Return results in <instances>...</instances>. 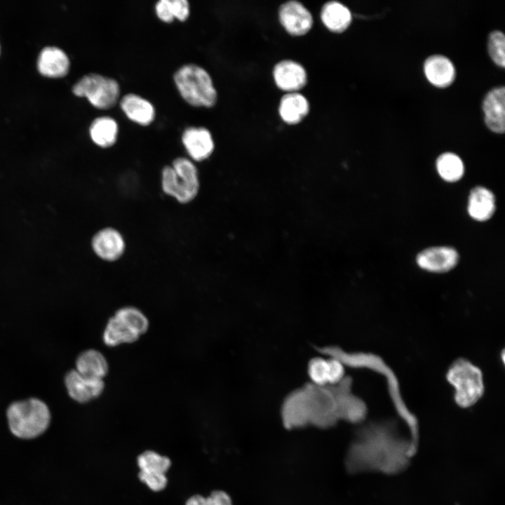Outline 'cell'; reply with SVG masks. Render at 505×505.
<instances>
[{
    "label": "cell",
    "instance_id": "6da1fadb",
    "mask_svg": "<svg viewBox=\"0 0 505 505\" xmlns=\"http://www.w3.org/2000/svg\"><path fill=\"white\" fill-rule=\"evenodd\" d=\"M11 432L21 439L35 438L48 428L51 416L48 405L31 398L12 403L6 411Z\"/></svg>",
    "mask_w": 505,
    "mask_h": 505
},
{
    "label": "cell",
    "instance_id": "7a4b0ae2",
    "mask_svg": "<svg viewBox=\"0 0 505 505\" xmlns=\"http://www.w3.org/2000/svg\"><path fill=\"white\" fill-rule=\"evenodd\" d=\"M175 87L182 98L189 105L210 108L217 101V92L213 79L203 67L187 63L173 74Z\"/></svg>",
    "mask_w": 505,
    "mask_h": 505
},
{
    "label": "cell",
    "instance_id": "3957f363",
    "mask_svg": "<svg viewBox=\"0 0 505 505\" xmlns=\"http://www.w3.org/2000/svg\"><path fill=\"white\" fill-rule=\"evenodd\" d=\"M161 187L166 194L177 202H191L197 196L200 187L195 164L186 157L175 159L171 166H166L162 170Z\"/></svg>",
    "mask_w": 505,
    "mask_h": 505
},
{
    "label": "cell",
    "instance_id": "277c9868",
    "mask_svg": "<svg viewBox=\"0 0 505 505\" xmlns=\"http://www.w3.org/2000/svg\"><path fill=\"white\" fill-rule=\"evenodd\" d=\"M149 325V320L141 310L135 307H124L108 320L102 339L110 347L133 343L147 331Z\"/></svg>",
    "mask_w": 505,
    "mask_h": 505
},
{
    "label": "cell",
    "instance_id": "5b68a950",
    "mask_svg": "<svg viewBox=\"0 0 505 505\" xmlns=\"http://www.w3.org/2000/svg\"><path fill=\"white\" fill-rule=\"evenodd\" d=\"M446 378L454 389V400L463 408L471 407L483 396L485 389L479 368L466 359H459L449 368Z\"/></svg>",
    "mask_w": 505,
    "mask_h": 505
},
{
    "label": "cell",
    "instance_id": "8992f818",
    "mask_svg": "<svg viewBox=\"0 0 505 505\" xmlns=\"http://www.w3.org/2000/svg\"><path fill=\"white\" fill-rule=\"evenodd\" d=\"M73 93L86 97L95 108L109 109L120 100L121 88L114 78L90 73L81 78L72 88Z\"/></svg>",
    "mask_w": 505,
    "mask_h": 505
},
{
    "label": "cell",
    "instance_id": "52a82bcc",
    "mask_svg": "<svg viewBox=\"0 0 505 505\" xmlns=\"http://www.w3.org/2000/svg\"><path fill=\"white\" fill-rule=\"evenodd\" d=\"M303 387L307 399L309 425L320 429L335 425L339 419L337 400L331 388L310 382Z\"/></svg>",
    "mask_w": 505,
    "mask_h": 505
},
{
    "label": "cell",
    "instance_id": "ba28073f",
    "mask_svg": "<svg viewBox=\"0 0 505 505\" xmlns=\"http://www.w3.org/2000/svg\"><path fill=\"white\" fill-rule=\"evenodd\" d=\"M279 22L291 36H301L312 29L314 19L310 11L300 1L290 0L283 3L278 10Z\"/></svg>",
    "mask_w": 505,
    "mask_h": 505
},
{
    "label": "cell",
    "instance_id": "9c48e42d",
    "mask_svg": "<svg viewBox=\"0 0 505 505\" xmlns=\"http://www.w3.org/2000/svg\"><path fill=\"white\" fill-rule=\"evenodd\" d=\"M137 464L140 469V480L151 490L157 492L166 486L168 480L165 473L170 466V461L167 457L153 451H146L138 457Z\"/></svg>",
    "mask_w": 505,
    "mask_h": 505
},
{
    "label": "cell",
    "instance_id": "30bf717a",
    "mask_svg": "<svg viewBox=\"0 0 505 505\" xmlns=\"http://www.w3.org/2000/svg\"><path fill=\"white\" fill-rule=\"evenodd\" d=\"M281 416L284 427L289 430L309 425L307 399L303 386L292 390L285 397Z\"/></svg>",
    "mask_w": 505,
    "mask_h": 505
},
{
    "label": "cell",
    "instance_id": "8fae6325",
    "mask_svg": "<svg viewBox=\"0 0 505 505\" xmlns=\"http://www.w3.org/2000/svg\"><path fill=\"white\" fill-rule=\"evenodd\" d=\"M272 76L276 87L285 93L299 92L308 81L304 67L290 59L278 62L273 67Z\"/></svg>",
    "mask_w": 505,
    "mask_h": 505
},
{
    "label": "cell",
    "instance_id": "7c38bea8",
    "mask_svg": "<svg viewBox=\"0 0 505 505\" xmlns=\"http://www.w3.org/2000/svg\"><path fill=\"white\" fill-rule=\"evenodd\" d=\"M329 386L337 400L339 420L358 423L364 418L365 405L358 398L351 393V381L348 377L345 376L338 383Z\"/></svg>",
    "mask_w": 505,
    "mask_h": 505
},
{
    "label": "cell",
    "instance_id": "4fadbf2b",
    "mask_svg": "<svg viewBox=\"0 0 505 505\" xmlns=\"http://www.w3.org/2000/svg\"><path fill=\"white\" fill-rule=\"evenodd\" d=\"M181 140L190 159L194 161H205L215 149L212 133L203 126H189L184 128Z\"/></svg>",
    "mask_w": 505,
    "mask_h": 505
},
{
    "label": "cell",
    "instance_id": "5bb4252c",
    "mask_svg": "<svg viewBox=\"0 0 505 505\" xmlns=\"http://www.w3.org/2000/svg\"><path fill=\"white\" fill-rule=\"evenodd\" d=\"M418 266L430 272L445 273L452 269L458 263L457 251L451 247L436 246L420 252L416 258Z\"/></svg>",
    "mask_w": 505,
    "mask_h": 505
},
{
    "label": "cell",
    "instance_id": "9a60e30c",
    "mask_svg": "<svg viewBox=\"0 0 505 505\" xmlns=\"http://www.w3.org/2000/svg\"><path fill=\"white\" fill-rule=\"evenodd\" d=\"M65 384L70 398L80 403L97 398L105 389L102 379H87L76 370L67 372L65 376Z\"/></svg>",
    "mask_w": 505,
    "mask_h": 505
},
{
    "label": "cell",
    "instance_id": "2e32d148",
    "mask_svg": "<svg viewBox=\"0 0 505 505\" xmlns=\"http://www.w3.org/2000/svg\"><path fill=\"white\" fill-rule=\"evenodd\" d=\"M95 253L101 259L114 262L123 254L126 245L121 233L112 227L99 231L92 239Z\"/></svg>",
    "mask_w": 505,
    "mask_h": 505
},
{
    "label": "cell",
    "instance_id": "e0dca14e",
    "mask_svg": "<svg viewBox=\"0 0 505 505\" xmlns=\"http://www.w3.org/2000/svg\"><path fill=\"white\" fill-rule=\"evenodd\" d=\"M119 105L126 116L135 123L147 126L156 117L154 105L147 99L135 93H127L120 98Z\"/></svg>",
    "mask_w": 505,
    "mask_h": 505
},
{
    "label": "cell",
    "instance_id": "ac0fdd59",
    "mask_svg": "<svg viewBox=\"0 0 505 505\" xmlns=\"http://www.w3.org/2000/svg\"><path fill=\"white\" fill-rule=\"evenodd\" d=\"M505 89L504 86L492 89L485 97L483 109L485 121L492 131L501 133L505 129Z\"/></svg>",
    "mask_w": 505,
    "mask_h": 505
},
{
    "label": "cell",
    "instance_id": "d6986e66",
    "mask_svg": "<svg viewBox=\"0 0 505 505\" xmlns=\"http://www.w3.org/2000/svg\"><path fill=\"white\" fill-rule=\"evenodd\" d=\"M310 104L299 92L285 93L281 98L278 112L281 120L288 125L301 123L309 114Z\"/></svg>",
    "mask_w": 505,
    "mask_h": 505
},
{
    "label": "cell",
    "instance_id": "ffe728a7",
    "mask_svg": "<svg viewBox=\"0 0 505 505\" xmlns=\"http://www.w3.org/2000/svg\"><path fill=\"white\" fill-rule=\"evenodd\" d=\"M37 67L43 76L62 77L68 72L69 60L62 50L57 47H46L39 54Z\"/></svg>",
    "mask_w": 505,
    "mask_h": 505
},
{
    "label": "cell",
    "instance_id": "44dd1931",
    "mask_svg": "<svg viewBox=\"0 0 505 505\" xmlns=\"http://www.w3.org/2000/svg\"><path fill=\"white\" fill-rule=\"evenodd\" d=\"M424 70L430 83L438 87L450 85L455 77V69L452 62L441 55L429 57L424 62Z\"/></svg>",
    "mask_w": 505,
    "mask_h": 505
},
{
    "label": "cell",
    "instance_id": "7402d4cb",
    "mask_svg": "<svg viewBox=\"0 0 505 505\" xmlns=\"http://www.w3.org/2000/svg\"><path fill=\"white\" fill-rule=\"evenodd\" d=\"M323 25L330 32L342 33L351 22L352 15L350 10L342 3L337 1H329L325 3L320 13Z\"/></svg>",
    "mask_w": 505,
    "mask_h": 505
},
{
    "label": "cell",
    "instance_id": "603a6c76",
    "mask_svg": "<svg viewBox=\"0 0 505 505\" xmlns=\"http://www.w3.org/2000/svg\"><path fill=\"white\" fill-rule=\"evenodd\" d=\"M467 210L474 220L484 222L489 220L495 210V198L488 189L478 186L470 191Z\"/></svg>",
    "mask_w": 505,
    "mask_h": 505
},
{
    "label": "cell",
    "instance_id": "cb8c5ba5",
    "mask_svg": "<svg viewBox=\"0 0 505 505\" xmlns=\"http://www.w3.org/2000/svg\"><path fill=\"white\" fill-rule=\"evenodd\" d=\"M76 370L90 379H102L109 370L107 361L97 350L90 349L81 353L76 360Z\"/></svg>",
    "mask_w": 505,
    "mask_h": 505
},
{
    "label": "cell",
    "instance_id": "d4e9b609",
    "mask_svg": "<svg viewBox=\"0 0 505 505\" xmlns=\"http://www.w3.org/2000/svg\"><path fill=\"white\" fill-rule=\"evenodd\" d=\"M119 124L112 116H102L95 119L89 128L92 141L98 147L108 148L117 141Z\"/></svg>",
    "mask_w": 505,
    "mask_h": 505
},
{
    "label": "cell",
    "instance_id": "484cf974",
    "mask_svg": "<svg viewBox=\"0 0 505 505\" xmlns=\"http://www.w3.org/2000/svg\"><path fill=\"white\" fill-rule=\"evenodd\" d=\"M436 168L440 177L449 182L459 180L464 173V166L462 159L452 152L443 153L438 157Z\"/></svg>",
    "mask_w": 505,
    "mask_h": 505
},
{
    "label": "cell",
    "instance_id": "4316f807",
    "mask_svg": "<svg viewBox=\"0 0 505 505\" xmlns=\"http://www.w3.org/2000/svg\"><path fill=\"white\" fill-rule=\"evenodd\" d=\"M307 372L310 383L324 386L327 385V360L324 356L312 358L307 365Z\"/></svg>",
    "mask_w": 505,
    "mask_h": 505
},
{
    "label": "cell",
    "instance_id": "83f0119b",
    "mask_svg": "<svg viewBox=\"0 0 505 505\" xmlns=\"http://www.w3.org/2000/svg\"><path fill=\"white\" fill-rule=\"evenodd\" d=\"M505 38L501 31L490 33L488 41L489 53L492 60L502 67L505 65Z\"/></svg>",
    "mask_w": 505,
    "mask_h": 505
},
{
    "label": "cell",
    "instance_id": "f1b7e54d",
    "mask_svg": "<svg viewBox=\"0 0 505 505\" xmlns=\"http://www.w3.org/2000/svg\"><path fill=\"white\" fill-rule=\"evenodd\" d=\"M186 505H232V502L226 492L217 490L208 497L194 495L187 501Z\"/></svg>",
    "mask_w": 505,
    "mask_h": 505
},
{
    "label": "cell",
    "instance_id": "f546056e",
    "mask_svg": "<svg viewBox=\"0 0 505 505\" xmlns=\"http://www.w3.org/2000/svg\"><path fill=\"white\" fill-rule=\"evenodd\" d=\"M327 360V382L329 386L340 382L345 377V366L334 357H326Z\"/></svg>",
    "mask_w": 505,
    "mask_h": 505
},
{
    "label": "cell",
    "instance_id": "4dcf8cb0",
    "mask_svg": "<svg viewBox=\"0 0 505 505\" xmlns=\"http://www.w3.org/2000/svg\"><path fill=\"white\" fill-rule=\"evenodd\" d=\"M154 11L157 18L163 22L170 23L175 20L172 0L158 1Z\"/></svg>",
    "mask_w": 505,
    "mask_h": 505
},
{
    "label": "cell",
    "instance_id": "1f68e13d",
    "mask_svg": "<svg viewBox=\"0 0 505 505\" xmlns=\"http://www.w3.org/2000/svg\"><path fill=\"white\" fill-rule=\"evenodd\" d=\"M174 18L179 21H186L190 15V5L187 0H172Z\"/></svg>",
    "mask_w": 505,
    "mask_h": 505
}]
</instances>
